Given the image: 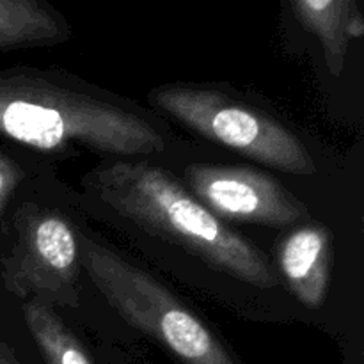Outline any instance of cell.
I'll return each instance as SVG.
<instances>
[{"label": "cell", "mask_w": 364, "mask_h": 364, "mask_svg": "<svg viewBox=\"0 0 364 364\" xmlns=\"http://www.w3.org/2000/svg\"><path fill=\"white\" fill-rule=\"evenodd\" d=\"M78 249L82 269L109 304L178 363L242 364L212 327L151 274L80 231Z\"/></svg>", "instance_id": "obj_3"}, {"label": "cell", "mask_w": 364, "mask_h": 364, "mask_svg": "<svg viewBox=\"0 0 364 364\" xmlns=\"http://www.w3.org/2000/svg\"><path fill=\"white\" fill-rule=\"evenodd\" d=\"M23 180V167L13 156L0 149V219L6 213V208L9 206L11 199L14 198Z\"/></svg>", "instance_id": "obj_10"}, {"label": "cell", "mask_w": 364, "mask_h": 364, "mask_svg": "<svg viewBox=\"0 0 364 364\" xmlns=\"http://www.w3.org/2000/svg\"><path fill=\"white\" fill-rule=\"evenodd\" d=\"M149 102L208 141L223 144L270 169L297 176L316 173L302 139L283 121L247 100L205 85H160Z\"/></svg>", "instance_id": "obj_4"}, {"label": "cell", "mask_w": 364, "mask_h": 364, "mask_svg": "<svg viewBox=\"0 0 364 364\" xmlns=\"http://www.w3.org/2000/svg\"><path fill=\"white\" fill-rule=\"evenodd\" d=\"M187 187L219 219L287 228L309 219V212L269 173L251 166L192 164Z\"/></svg>", "instance_id": "obj_6"}, {"label": "cell", "mask_w": 364, "mask_h": 364, "mask_svg": "<svg viewBox=\"0 0 364 364\" xmlns=\"http://www.w3.org/2000/svg\"><path fill=\"white\" fill-rule=\"evenodd\" d=\"M0 364H20L13 358V354L4 347L2 341H0Z\"/></svg>", "instance_id": "obj_11"}, {"label": "cell", "mask_w": 364, "mask_h": 364, "mask_svg": "<svg viewBox=\"0 0 364 364\" xmlns=\"http://www.w3.org/2000/svg\"><path fill=\"white\" fill-rule=\"evenodd\" d=\"M14 245L2 262L7 291L23 301L77 309L80 304L78 231L60 212L25 205L14 217Z\"/></svg>", "instance_id": "obj_5"}, {"label": "cell", "mask_w": 364, "mask_h": 364, "mask_svg": "<svg viewBox=\"0 0 364 364\" xmlns=\"http://www.w3.org/2000/svg\"><path fill=\"white\" fill-rule=\"evenodd\" d=\"M302 27L316 38L327 68L340 77L350 45L364 36V20L358 0H294Z\"/></svg>", "instance_id": "obj_8"}, {"label": "cell", "mask_w": 364, "mask_h": 364, "mask_svg": "<svg viewBox=\"0 0 364 364\" xmlns=\"http://www.w3.org/2000/svg\"><path fill=\"white\" fill-rule=\"evenodd\" d=\"M0 137L59 155H160L167 130L159 116L55 68H0Z\"/></svg>", "instance_id": "obj_1"}, {"label": "cell", "mask_w": 364, "mask_h": 364, "mask_svg": "<svg viewBox=\"0 0 364 364\" xmlns=\"http://www.w3.org/2000/svg\"><path fill=\"white\" fill-rule=\"evenodd\" d=\"M23 316L45 364H95L82 341L52 306L25 301Z\"/></svg>", "instance_id": "obj_9"}, {"label": "cell", "mask_w": 364, "mask_h": 364, "mask_svg": "<svg viewBox=\"0 0 364 364\" xmlns=\"http://www.w3.org/2000/svg\"><path fill=\"white\" fill-rule=\"evenodd\" d=\"M279 272L308 308L326 302L331 276V233L323 224H304L281 244Z\"/></svg>", "instance_id": "obj_7"}, {"label": "cell", "mask_w": 364, "mask_h": 364, "mask_svg": "<svg viewBox=\"0 0 364 364\" xmlns=\"http://www.w3.org/2000/svg\"><path fill=\"white\" fill-rule=\"evenodd\" d=\"M84 183L119 217L181 245L235 279L262 290L279 284L269 258L162 167L114 160L92 169Z\"/></svg>", "instance_id": "obj_2"}]
</instances>
